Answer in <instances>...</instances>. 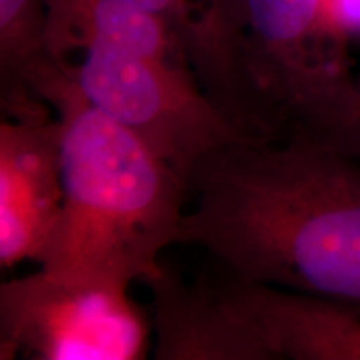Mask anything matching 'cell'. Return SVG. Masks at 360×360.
Masks as SVG:
<instances>
[{
  "mask_svg": "<svg viewBox=\"0 0 360 360\" xmlns=\"http://www.w3.org/2000/svg\"><path fill=\"white\" fill-rule=\"evenodd\" d=\"M175 244L245 282L360 302V160L312 139H244L187 179Z\"/></svg>",
  "mask_w": 360,
  "mask_h": 360,
  "instance_id": "cell-1",
  "label": "cell"
},
{
  "mask_svg": "<svg viewBox=\"0 0 360 360\" xmlns=\"http://www.w3.org/2000/svg\"><path fill=\"white\" fill-rule=\"evenodd\" d=\"M34 94L62 124L64 202L40 270L67 282L150 285L177 240L191 199L186 179L90 103L57 60Z\"/></svg>",
  "mask_w": 360,
  "mask_h": 360,
  "instance_id": "cell-2",
  "label": "cell"
},
{
  "mask_svg": "<svg viewBox=\"0 0 360 360\" xmlns=\"http://www.w3.org/2000/svg\"><path fill=\"white\" fill-rule=\"evenodd\" d=\"M347 40L327 0H242L249 137L330 146L355 96Z\"/></svg>",
  "mask_w": 360,
  "mask_h": 360,
  "instance_id": "cell-3",
  "label": "cell"
},
{
  "mask_svg": "<svg viewBox=\"0 0 360 360\" xmlns=\"http://www.w3.org/2000/svg\"><path fill=\"white\" fill-rule=\"evenodd\" d=\"M67 67L96 109L137 135L186 182L210 152L249 139L207 96L177 37L92 40Z\"/></svg>",
  "mask_w": 360,
  "mask_h": 360,
  "instance_id": "cell-4",
  "label": "cell"
},
{
  "mask_svg": "<svg viewBox=\"0 0 360 360\" xmlns=\"http://www.w3.org/2000/svg\"><path fill=\"white\" fill-rule=\"evenodd\" d=\"M148 334L129 287L67 282L44 270L0 287L2 360H139Z\"/></svg>",
  "mask_w": 360,
  "mask_h": 360,
  "instance_id": "cell-5",
  "label": "cell"
},
{
  "mask_svg": "<svg viewBox=\"0 0 360 360\" xmlns=\"http://www.w3.org/2000/svg\"><path fill=\"white\" fill-rule=\"evenodd\" d=\"M0 265L42 262L64 202L62 124L30 90L0 96Z\"/></svg>",
  "mask_w": 360,
  "mask_h": 360,
  "instance_id": "cell-6",
  "label": "cell"
},
{
  "mask_svg": "<svg viewBox=\"0 0 360 360\" xmlns=\"http://www.w3.org/2000/svg\"><path fill=\"white\" fill-rule=\"evenodd\" d=\"M214 283L272 360H360V302L245 282L225 272Z\"/></svg>",
  "mask_w": 360,
  "mask_h": 360,
  "instance_id": "cell-7",
  "label": "cell"
},
{
  "mask_svg": "<svg viewBox=\"0 0 360 360\" xmlns=\"http://www.w3.org/2000/svg\"><path fill=\"white\" fill-rule=\"evenodd\" d=\"M148 289L157 360H272L225 305L214 278L187 282L164 265V274Z\"/></svg>",
  "mask_w": 360,
  "mask_h": 360,
  "instance_id": "cell-8",
  "label": "cell"
},
{
  "mask_svg": "<svg viewBox=\"0 0 360 360\" xmlns=\"http://www.w3.org/2000/svg\"><path fill=\"white\" fill-rule=\"evenodd\" d=\"M159 17L186 49L207 96L247 137L242 0H125Z\"/></svg>",
  "mask_w": 360,
  "mask_h": 360,
  "instance_id": "cell-9",
  "label": "cell"
},
{
  "mask_svg": "<svg viewBox=\"0 0 360 360\" xmlns=\"http://www.w3.org/2000/svg\"><path fill=\"white\" fill-rule=\"evenodd\" d=\"M53 60L47 44V0H0V96L30 90Z\"/></svg>",
  "mask_w": 360,
  "mask_h": 360,
  "instance_id": "cell-10",
  "label": "cell"
},
{
  "mask_svg": "<svg viewBox=\"0 0 360 360\" xmlns=\"http://www.w3.org/2000/svg\"><path fill=\"white\" fill-rule=\"evenodd\" d=\"M332 147L360 160V77L355 79V96L347 120L335 137Z\"/></svg>",
  "mask_w": 360,
  "mask_h": 360,
  "instance_id": "cell-11",
  "label": "cell"
},
{
  "mask_svg": "<svg viewBox=\"0 0 360 360\" xmlns=\"http://www.w3.org/2000/svg\"><path fill=\"white\" fill-rule=\"evenodd\" d=\"M332 22L344 37L360 35V0H327Z\"/></svg>",
  "mask_w": 360,
  "mask_h": 360,
  "instance_id": "cell-12",
  "label": "cell"
}]
</instances>
